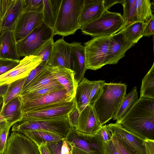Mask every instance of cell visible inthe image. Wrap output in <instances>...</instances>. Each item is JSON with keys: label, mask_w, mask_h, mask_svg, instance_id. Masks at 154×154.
<instances>
[{"label": "cell", "mask_w": 154, "mask_h": 154, "mask_svg": "<svg viewBox=\"0 0 154 154\" xmlns=\"http://www.w3.org/2000/svg\"><path fill=\"white\" fill-rule=\"evenodd\" d=\"M154 100L140 97L119 123L143 139L154 140Z\"/></svg>", "instance_id": "1"}, {"label": "cell", "mask_w": 154, "mask_h": 154, "mask_svg": "<svg viewBox=\"0 0 154 154\" xmlns=\"http://www.w3.org/2000/svg\"><path fill=\"white\" fill-rule=\"evenodd\" d=\"M125 83H104L93 105L100 126L110 119L117 112L126 95Z\"/></svg>", "instance_id": "2"}, {"label": "cell", "mask_w": 154, "mask_h": 154, "mask_svg": "<svg viewBox=\"0 0 154 154\" xmlns=\"http://www.w3.org/2000/svg\"><path fill=\"white\" fill-rule=\"evenodd\" d=\"M84 0H62L53 29L54 35L73 34L80 29L79 20Z\"/></svg>", "instance_id": "3"}, {"label": "cell", "mask_w": 154, "mask_h": 154, "mask_svg": "<svg viewBox=\"0 0 154 154\" xmlns=\"http://www.w3.org/2000/svg\"><path fill=\"white\" fill-rule=\"evenodd\" d=\"M72 128L68 115L63 117L39 119L22 118L13 125L12 131L23 134L27 131H44L66 138Z\"/></svg>", "instance_id": "4"}, {"label": "cell", "mask_w": 154, "mask_h": 154, "mask_svg": "<svg viewBox=\"0 0 154 154\" xmlns=\"http://www.w3.org/2000/svg\"><path fill=\"white\" fill-rule=\"evenodd\" d=\"M125 23L121 14L105 9L97 19L80 27L83 34L93 37L110 36L121 30Z\"/></svg>", "instance_id": "5"}, {"label": "cell", "mask_w": 154, "mask_h": 154, "mask_svg": "<svg viewBox=\"0 0 154 154\" xmlns=\"http://www.w3.org/2000/svg\"><path fill=\"white\" fill-rule=\"evenodd\" d=\"M111 36L94 37L84 43L87 69L95 70L106 65Z\"/></svg>", "instance_id": "6"}, {"label": "cell", "mask_w": 154, "mask_h": 154, "mask_svg": "<svg viewBox=\"0 0 154 154\" xmlns=\"http://www.w3.org/2000/svg\"><path fill=\"white\" fill-rule=\"evenodd\" d=\"M54 35L53 29L43 21L26 37L17 42L19 56H34L37 50Z\"/></svg>", "instance_id": "7"}, {"label": "cell", "mask_w": 154, "mask_h": 154, "mask_svg": "<svg viewBox=\"0 0 154 154\" xmlns=\"http://www.w3.org/2000/svg\"><path fill=\"white\" fill-rule=\"evenodd\" d=\"M76 108L74 97L71 100L56 102L35 107L23 113L22 118L39 119L67 116Z\"/></svg>", "instance_id": "8"}, {"label": "cell", "mask_w": 154, "mask_h": 154, "mask_svg": "<svg viewBox=\"0 0 154 154\" xmlns=\"http://www.w3.org/2000/svg\"><path fill=\"white\" fill-rule=\"evenodd\" d=\"M107 126L112 134L119 138L132 154H146L144 139L132 133L119 123Z\"/></svg>", "instance_id": "9"}, {"label": "cell", "mask_w": 154, "mask_h": 154, "mask_svg": "<svg viewBox=\"0 0 154 154\" xmlns=\"http://www.w3.org/2000/svg\"><path fill=\"white\" fill-rule=\"evenodd\" d=\"M66 138L74 146L89 154H103V144L96 139L94 134H83L72 127Z\"/></svg>", "instance_id": "10"}, {"label": "cell", "mask_w": 154, "mask_h": 154, "mask_svg": "<svg viewBox=\"0 0 154 154\" xmlns=\"http://www.w3.org/2000/svg\"><path fill=\"white\" fill-rule=\"evenodd\" d=\"M47 66H59L73 70L74 62L70 44L63 37L54 42L52 53Z\"/></svg>", "instance_id": "11"}, {"label": "cell", "mask_w": 154, "mask_h": 154, "mask_svg": "<svg viewBox=\"0 0 154 154\" xmlns=\"http://www.w3.org/2000/svg\"><path fill=\"white\" fill-rule=\"evenodd\" d=\"M4 154H41L34 142L20 133L12 131L7 140Z\"/></svg>", "instance_id": "12"}, {"label": "cell", "mask_w": 154, "mask_h": 154, "mask_svg": "<svg viewBox=\"0 0 154 154\" xmlns=\"http://www.w3.org/2000/svg\"><path fill=\"white\" fill-rule=\"evenodd\" d=\"M40 57H25L19 64L12 70L0 76V86L9 84L16 80L27 77L30 71L42 62Z\"/></svg>", "instance_id": "13"}, {"label": "cell", "mask_w": 154, "mask_h": 154, "mask_svg": "<svg viewBox=\"0 0 154 154\" xmlns=\"http://www.w3.org/2000/svg\"><path fill=\"white\" fill-rule=\"evenodd\" d=\"M43 22L42 13L23 12L13 30L17 42L26 37Z\"/></svg>", "instance_id": "14"}, {"label": "cell", "mask_w": 154, "mask_h": 154, "mask_svg": "<svg viewBox=\"0 0 154 154\" xmlns=\"http://www.w3.org/2000/svg\"><path fill=\"white\" fill-rule=\"evenodd\" d=\"M135 44L126 41L119 31L112 35L106 59V65L116 64L123 58L126 52Z\"/></svg>", "instance_id": "15"}, {"label": "cell", "mask_w": 154, "mask_h": 154, "mask_svg": "<svg viewBox=\"0 0 154 154\" xmlns=\"http://www.w3.org/2000/svg\"><path fill=\"white\" fill-rule=\"evenodd\" d=\"M93 106L88 104L80 113L75 129L86 134H95L100 127Z\"/></svg>", "instance_id": "16"}, {"label": "cell", "mask_w": 154, "mask_h": 154, "mask_svg": "<svg viewBox=\"0 0 154 154\" xmlns=\"http://www.w3.org/2000/svg\"><path fill=\"white\" fill-rule=\"evenodd\" d=\"M73 98L68 95L66 90L64 88L22 103V111L23 113L35 107L58 102L70 101Z\"/></svg>", "instance_id": "17"}, {"label": "cell", "mask_w": 154, "mask_h": 154, "mask_svg": "<svg viewBox=\"0 0 154 154\" xmlns=\"http://www.w3.org/2000/svg\"><path fill=\"white\" fill-rule=\"evenodd\" d=\"M24 0H11L2 19L0 20V33L7 30H13L23 12Z\"/></svg>", "instance_id": "18"}, {"label": "cell", "mask_w": 154, "mask_h": 154, "mask_svg": "<svg viewBox=\"0 0 154 154\" xmlns=\"http://www.w3.org/2000/svg\"><path fill=\"white\" fill-rule=\"evenodd\" d=\"M105 9L103 0H84L79 20L80 27L98 19Z\"/></svg>", "instance_id": "19"}, {"label": "cell", "mask_w": 154, "mask_h": 154, "mask_svg": "<svg viewBox=\"0 0 154 154\" xmlns=\"http://www.w3.org/2000/svg\"><path fill=\"white\" fill-rule=\"evenodd\" d=\"M0 58L20 60L12 30H7L0 33Z\"/></svg>", "instance_id": "20"}, {"label": "cell", "mask_w": 154, "mask_h": 154, "mask_svg": "<svg viewBox=\"0 0 154 154\" xmlns=\"http://www.w3.org/2000/svg\"><path fill=\"white\" fill-rule=\"evenodd\" d=\"M70 44L73 56L74 78L78 84L84 78L87 69L84 46L81 43L72 42Z\"/></svg>", "instance_id": "21"}, {"label": "cell", "mask_w": 154, "mask_h": 154, "mask_svg": "<svg viewBox=\"0 0 154 154\" xmlns=\"http://www.w3.org/2000/svg\"><path fill=\"white\" fill-rule=\"evenodd\" d=\"M60 85L61 84L54 76L51 67L47 66L20 95L22 96L42 88Z\"/></svg>", "instance_id": "22"}, {"label": "cell", "mask_w": 154, "mask_h": 154, "mask_svg": "<svg viewBox=\"0 0 154 154\" xmlns=\"http://www.w3.org/2000/svg\"><path fill=\"white\" fill-rule=\"evenodd\" d=\"M22 107V97L19 95L4 105L0 116L11 127L22 119L23 116Z\"/></svg>", "instance_id": "23"}, {"label": "cell", "mask_w": 154, "mask_h": 154, "mask_svg": "<svg viewBox=\"0 0 154 154\" xmlns=\"http://www.w3.org/2000/svg\"><path fill=\"white\" fill-rule=\"evenodd\" d=\"M51 69L55 79L66 90L68 95L74 98L78 85L75 79L74 71L59 66L51 67Z\"/></svg>", "instance_id": "24"}, {"label": "cell", "mask_w": 154, "mask_h": 154, "mask_svg": "<svg viewBox=\"0 0 154 154\" xmlns=\"http://www.w3.org/2000/svg\"><path fill=\"white\" fill-rule=\"evenodd\" d=\"M92 81L84 78L77 85L74 97L79 113L88 104Z\"/></svg>", "instance_id": "25"}, {"label": "cell", "mask_w": 154, "mask_h": 154, "mask_svg": "<svg viewBox=\"0 0 154 154\" xmlns=\"http://www.w3.org/2000/svg\"><path fill=\"white\" fill-rule=\"evenodd\" d=\"M23 134L34 142L38 147L47 145L65 138L59 135L42 131H27L23 132Z\"/></svg>", "instance_id": "26"}, {"label": "cell", "mask_w": 154, "mask_h": 154, "mask_svg": "<svg viewBox=\"0 0 154 154\" xmlns=\"http://www.w3.org/2000/svg\"><path fill=\"white\" fill-rule=\"evenodd\" d=\"M62 0H43V20L54 29Z\"/></svg>", "instance_id": "27"}, {"label": "cell", "mask_w": 154, "mask_h": 154, "mask_svg": "<svg viewBox=\"0 0 154 154\" xmlns=\"http://www.w3.org/2000/svg\"><path fill=\"white\" fill-rule=\"evenodd\" d=\"M138 99L137 88L134 86L124 97L117 112L112 118L113 120L119 123Z\"/></svg>", "instance_id": "28"}, {"label": "cell", "mask_w": 154, "mask_h": 154, "mask_svg": "<svg viewBox=\"0 0 154 154\" xmlns=\"http://www.w3.org/2000/svg\"><path fill=\"white\" fill-rule=\"evenodd\" d=\"M144 23L137 21L124 27L120 31L125 40L134 44L143 37Z\"/></svg>", "instance_id": "29"}, {"label": "cell", "mask_w": 154, "mask_h": 154, "mask_svg": "<svg viewBox=\"0 0 154 154\" xmlns=\"http://www.w3.org/2000/svg\"><path fill=\"white\" fill-rule=\"evenodd\" d=\"M140 92V97L154 100V62L142 80Z\"/></svg>", "instance_id": "30"}, {"label": "cell", "mask_w": 154, "mask_h": 154, "mask_svg": "<svg viewBox=\"0 0 154 154\" xmlns=\"http://www.w3.org/2000/svg\"><path fill=\"white\" fill-rule=\"evenodd\" d=\"M137 21L145 22L153 16L150 0H135Z\"/></svg>", "instance_id": "31"}, {"label": "cell", "mask_w": 154, "mask_h": 154, "mask_svg": "<svg viewBox=\"0 0 154 154\" xmlns=\"http://www.w3.org/2000/svg\"><path fill=\"white\" fill-rule=\"evenodd\" d=\"M26 77L16 80L9 84L7 92L3 96L4 104L7 103L20 95Z\"/></svg>", "instance_id": "32"}, {"label": "cell", "mask_w": 154, "mask_h": 154, "mask_svg": "<svg viewBox=\"0 0 154 154\" xmlns=\"http://www.w3.org/2000/svg\"><path fill=\"white\" fill-rule=\"evenodd\" d=\"M47 146L52 154H72L74 147L66 138L49 143Z\"/></svg>", "instance_id": "33"}, {"label": "cell", "mask_w": 154, "mask_h": 154, "mask_svg": "<svg viewBox=\"0 0 154 154\" xmlns=\"http://www.w3.org/2000/svg\"><path fill=\"white\" fill-rule=\"evenodd\" d=\"M135 0H124L122 4L123 9L122 17L125 23V26L137 21Z\"/></svg>", "instance_id": "34"}, {"label": "cell", "mask_w": 154, "mask_h": 154, "mask_svg": "<svg viewBox=\"0 0 154 154\" xmlns=\"http://www.w3.org/2000/svg\"><path fill=\"white\" fill-rule=\"evenodd\" d=\"M53 38L46 41L36 51L34 56L40 57L42 59L41 64L47 66L50 59L54 46Z\"/></svg>", "instance_id": "35"}, {"label": "cell", "mask_w": 154, "mask_h": 154, "mask_svg": "<svg viewBox=\"0 0 154 154\" xmlns=\"http://www.w3.org/2000/svg\"><path fill=\"white\" fill-rule=\"evenodd\" d=\"M61 85L52 86L42 88L21 96L22 103L37 98L51 92L57 91L64 88Z\"/></svg>", "instance_id": "36"}, {"label": "cell", "mask_w": 154, "mask_h": 154, "mask_svg": "<svg viewBox=\"0 0 154 154\" xmlns=\"http://www.w3.org/2000/svg\"><path fill=\"white\" fill-rule=\"evenodd\" d=\"M11 127L0 116V154H4L6 148Z\"/></svg>", "instance_id": "37"}, {"label": "cell", "mask_w": 154, "mask_h": 154, "mask_svg": "<svg viewBox=\"0 0 154 154\" xmlns=\"http://www.w3.org/2000/svg\"><path fill=\"white\" fill-rule=\"evenodd\" d=\"M43 8V0H24L23 12L42 13Z\"/></svg>", "instance_id": "38"}, {"label": "cell", "mask_w": 154, "mask_h": 154, "mask_svg": "<svg viewBox=\"0 0 154 154\" xmlns=\"http://www.w3.org/2000/svg\"><path fill=\"white\" fill-rule=\"evenodd\" d=\"M105 82L104 80H101L92 81L88 104L93 105L99 96L103 85Z\"/></svg>", "instance_id": "39"}, {"label": "cell", "mask_w": 154, "mask_h": 154, "mask_svg": "<svg viewBox=\"0 0 154 154\" xmlns=\"http://www.w3.org/2000/svg\"><path fill=\"white\" fill-rule=\"evenodd\" d=\"M94 135L96 139L102 144L109 141L112 137L111 132L107 125L101 126Z\"/></svg>", "instance_id": "40"}, {"label": "cell", "mask_w": 154, "mask_h": 154, "mask_svg": "<svg viewBox=\"0 0 154 154\" xmlns=\"http://www.w3.org/2000/svg\"><path fill=\"white\" fill-rule=\"evenodd\" d=\"M20 60L0 58V76L17 66L19 64Z\"/></svg>", "instance_id": "41"}, {"label": "cell", "mask_w": 154, "mask_h": 154, "mask_svg": "<svg viewBox=\"0 0 154 154\" xmlns=\"http://www.w3.org/2000/svg\"><path fill=\"white\" fill-rule=\"evenodd\" d=\"M46 66L40 63L30 71L26 77L22 92L25 90L29 85L35 78Z\"/></svg>", "instance_id": "42"}, {"label": "cell", "mask_w": 154, "mask_h": 154, "mask_svg": "<svg viewBox=\"0 0 154 154\" xmlns=\"http://www.w3.org/2000/svg\"><path fill=\"white\" fill-rule=\"evenodd\" d=\"M103 154H119L113 140L111 139L108 142L103 143Z\"/></svg>", "instance_id": "43"}, {"label": "cell", "mask_w": 154, "mask_h": 154, "mask_svg": "<svg viewBox=\"0 0 154 154\" xmlns=\"http://www.w3.org/2000/svg\"><path fill=\"white\" fill-rule=\"evenodd\" d=\"M144 23L143 36L149 37L154 34V15L147 20Z\"/></svg>", "instance_id": "44"}, {"label": "cell", "mask_w": 154, "mask_h": 154, "mask_svg": "<svg viewBox=\"0 0 154 154\" xmlns=\"http://www.w3.org/2000/svg\"><path fill=\"white\" fill-rule=\"evenodd\" d=\"M112 135L113 140L119 154H132L119 138L113 134H112Z\"/></svg>", "instance_id": "45"}, {"label": "cell", "mask_w": 154, "mask_h": 154, "mask_svg": "<svg viewBox=\"0 0 154 154\" xmlns=\"http://www.w3.org/2000/svg\"><path fill=\"white\" fill-rule=\"evenodd\" d=\"M79 115V112L77 108H76L68 114L69 121L72 127H75L76 125Z\"/></svg>", "instance_id": "46"}, {"label": "cell", "mask_w": 154, "mask_h": 154, "mask_svg": "<svg viewBox=\"0 0 154 154\" xmlns=\"http://www.w3.org/2000/svg\"><path fill=\"white\" fill-rule=\"evenodd\" d=\"M143 144L146 154H154V140L144 139Z\"/></svg>", "instance_id": "47"}, {"label": "cell", "mask_w": 154, "mask_h": 154, "mask_svg": "<svg viewBox=\"0 0 154 154\" xmlns=\"http://www.w3.org/2000/svg\"><path fill=\"white\" fill-rule=\"evenodd\" d=\"M11 0H0V20L4 15Z\"/></svg>", "instance_id": "48"}, {"label": "cell", "mask_w": 154, "mask_h": 154, "mask_svg": "<svg viewBox=\"0 0 154 154\" xmlns=\"http://www.w3.org/2000/svg\"><path fill=\"white\" fill-rule=\"evenodd\" d=\"M124 0H103V3L105 8L106 9L108 10L112 6L115 4L119 3H120L122 4L124 2Z\"/></svg>", "instance_id": "49"}, {"label": "cell", "mask_w": 154, "mask_h": 154, "mask_svg": "<svg viewBox=\"0 0 154 154\" xmlns=\"http://www.w3.org/2000/svg\"><path fill=\"white\" fill-rule=\"evenodd\" d=\"M41 154H52L47 145L39 146Z\"/></svg>", "instance_id": "50"}, {"label": "cell", "mask_w": 154, "mask_h": 154, "mask_svg": "<svg viewBox=\"0 0 154 154\" xmlns=\"http://www.w3.org/2000/svg\"><path fill=\"white\" fill-rule=\"evenodd\" d=\"M9 84L0 86V95L4 96L8 88Z\"/></svg>", "instance_id": "51"}, {"label": "cell", "mask_w": 154, "mask_h": 154, "mask_svg": "<svg viewBox=\"0 0 154 154\" xmlns=\"http://www.w3.org/2000/svg\"><path fill=\"white\" fill-rule=\"evenodd\" d=\"M72 154H89L84 151L75 146L73 148Z\"/></svg>", "instance_id": "52"}, {"label": "cell", "mask_w": 154, "mask_h": 154, "mask_svg": "<svg viewBox=\"0 0 154 154\" xmlns=\"http://www.w3.org/2000/svg\"><path fill=\"white\" fill-rule=\"evenodd\" d=\"M4 105L3 96L0 95V114L2 111Z\"/></svg>", "instance_id": "53"}]
</instances>
